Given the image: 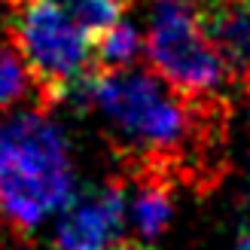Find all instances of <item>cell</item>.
I'll return each mask as SVG.
<instances>
[{"label":"cell","mask_w":250,"mask_h":250,"mask_svg":"<svg viewBox=\"0 0 250 250\" xmlns=\"http://www.w3.org/2000/svg\"><path fill=\"white\" fill-rule=\"evenodd\" d=\"M89 101L101 110L125 174L189 186L220 177L226 104H192L146 67L98 70Z\"/></svg>","instance_id":"cell-1"},{"label":"cell","mask_w":250,"mask_h":250,"mask_svg":"<svg viewBox=\"0 0 250 250\" xmlns=\"http://www.w3.org/2000/svg\"><path fill=\"white\" fill-rule=\"evenodd\" d=\"M238 250H250V232L244 235V238H241V244H238Z\"/></svg>","instance_id":"cell-12"},{"label":"cell","mask_w":250,"mask_h":250,"mask_svg":"<svg viewBox=\"0 0 250 250\" xmlns=\"http://www.w3.org/2000/svg\"><path fill=\"white\" fill-rule=\"evenodd\" d=\"M110 250H153V247L144 244V241H116Z\"/></svg>","instance_id":"cell-11"},{"label":"cell","mask_w":250,"mask_h":250,"mask_svg":"<svg viewBox=\"0 0 250 250\" xmlns=\"http://www.w3.org/2000/svg\"><path fill=\"white\" fill-rule=\"evenodd\" d=\"M9 37L43 107L73 98L98 70L92 40L52 0L19 3Z\"/></svg>","instance_id":"cell-3"},{"label":"cell","mask_w":250,"mask_h":250,"mask_svg":"<svg viewBox=\"0 0 250 250\" xmlns=\"http://www.w3.org/2000/svg\"><path fill=\"white\" fill-rule=\"evenodd\" d=\"M192 6L232 80L250 92V0H192Z\"/></svg>","instance_id":"cell-6"},{"label":"cell","mask_w":250,"mask_h":250,"mask_svg":"<svg viewBox=\"0 0 250 250\" xmlns=\"http://www.w3.org/2000/svg\"><path fill=\"white\" fill-rule=\"evenodd\" d=\"M134 55H137V31H134V24L125 21V19L95 43V64H98V70L131 67Z\"/></svg>","instance_id":"cell-9"},{"label":"cell","mask_w":250,"mask_h":250,"mask_svg":"<svg viewBox=\"0 0 250 250\" xmlns=\"http://www.w3.org/2000/svg\"><path fill=\"white\" fill-rule=\"evenodd\" d=\"M28 83H31V77L24 70L19 52L12 49V43L0 40V110L21 101L28 95Z\"/></svg>","instance_id":"cell-10"},{"label":"cell","mask_w":250,"mask_h":250,"mask_svg":"<svg viewBox=\"0 0 250 250\" xmlns=\"http://www.w3.org/2000/svg\"><path fill=\"white\" fill-rule=\"evenodd\" d=\"M64 16L92 40V46L107 31H113L125 16L128 0H52Z\"/></svg>","instance_id":"cell-8"},{"label":"cell","mask_w":250,"mask_h":250,"mask_svg":"<svg viewBox=\"0 0 250 250\" xmlns=\"http://www.w3.org/2000/svg\"><path fill=\"white\" fill-rule=\"evenodd\" d=\"M125 217V189L119 180L101 186H85L67 198L61 210L55 247L58 250H110L122 232Z\"/></svg>","instance_id":"cell-5"},{"label":"cell","mask_w":250,"mask_h":250,"mask_svg":"<svg viewBox=\"0 0 250 250\" xmlns=\"http://www.w3.org/2000/svg\"><path fill=\"white\" fill-rule=\"evenodd\" d=\"M73 168L61 128L43 113L0 125V223L28 235L70 198Z\"/></svg>","instance_id":"cell-2"},{"label":"cell","mask_w":250,"mask_h":250,"mask_svg":"<svg viewBox=\"0 0 250 250\" xmlns=\"http://www.w3.org/2000/svg\"><path fill=\"white\" fill-rule=\"evenodd\" d=\"M137 183L134 202H131V220L144 238H156L165 232L168 220L174 214V183L162 177H131Z\"/></svg>","instance_id":"cell-7"},{"label":"cell","mask_w":250,"mask_h":250,"mask_svg":"<svg viewBox=\"0 0 250 250\" xmlns=\"http://www.w3.org/2000/svg\"><path fill=\"white\" fill-rule=\"evenodd\" d=\"M149 70L192 104H226L229 67L198 24L192 0H153L146 31Z\"/></svg>","instance_id":"cell-4"},{"label":"cell","mask_w":250,"mask_h":250,"mask_svg":"<svg viewBox=\"0 0 250 250\" xmlns=\"http://www.w3.org/2000/svg\"><path fill=\"white\" fill-rule=\"evenodd\" d=\"M6 3H12V6H19V3H24V0H6Z\"/></svg>","instance_id":"cell-13"}]
</instances>
